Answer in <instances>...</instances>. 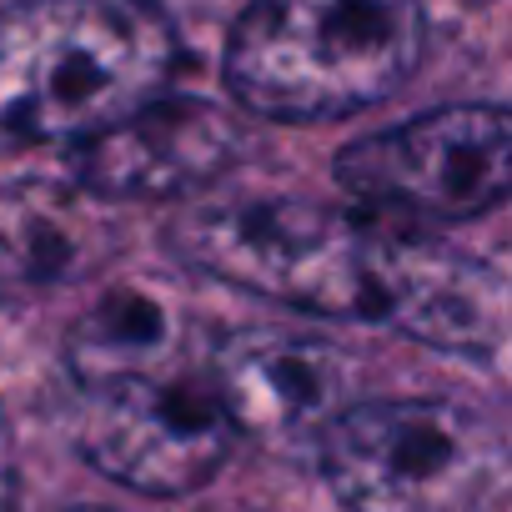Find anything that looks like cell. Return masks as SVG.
<instances>
[{
    "label": "cell",
    "mask_w": 512,
    "mask_h": 512,
    "mask_svg": "<svg viewBox=\"0 0 512 512\" xmlns=\"http://www.w3.org/2000/svg\"><path fill=\"white\" fill-rule=\"evenodd\" d=\"M241 151V126L211 101L161 96L76 146L71 176L96 201H141V196H191L231 171Z\"/></svg>",
    "instance_id": "obj_7"
},
{
    "label": "cell",
    "mask_w": 512,
    "mask_h": 512,
    "mask_svg": "<svg viewBox=\"0 0 512 512\" xmlns=\"http://www.w3.org/2000/svg\"><path fill=\"white\" fill-rule=\"evenodd\" d=\"M86 191L6 186L0 191V302L41 297L76 282L101 256V221L81 201Z\"/></svg>",
    "instance_id": "obj_9"
},
{
    "label": "cell",
    "mask_w": 512,
    "mask_h": 512,
    "mask_svg": "<svg viewBox=\"0 0 512 512\" xmlns=\"http://www.w3.org/2000/svg\"><path fill=\"white\" fill-rule=\"evenodd\" d=\"M352 211L397 231L457 226L512 201V106H437L342 146L332 166Z\"/></svg>",
    "instance_id": "obj_4"
},
{
    "label": "cell",
    "mask_w": 512,
    "mask_h": 512,
    "mask_svg": "<svg viewBox=\"0 0 512 512\" xmlns=\"http://www.w3.org/2000/svg\"><path fill=\"white\" fill-rule=\"evenodd\" d=\"M76 442L86 462L116 477L121 487L181 497L216 477L236 442V422L226 417L211 372L191 377L161 367L141 377H116L106 387H86Z\"/></svg>",
    "instance_id": "obj_6"
},
{
    "label": "cell",
    "mask_w": 512,
    "mask_h": 512,
    "mask_svg": "<svg viewBox=\"0 0 512 512\" xmlns=\"http://www.w3.org/2000/svg\"><path fill=\"white\" fill-rule=\"evenodd\" d=\"M211 387L251 437H297L317 432L347 407L342 397V362L327 342L292 337V332H236L206 362Z\"/></svg>",
    "instance_id": "obj_8"
},
{
    "label": "cell",
    "mask_w": 512,
    "mask_h": 512,
    "mask_svg": "<svg viewBox=\"0 0 512 512\" xmlns=\"http://www.w3.org/2000/svg\"><path fill=\"white\" fill-rule=\"evenodd\" d=\"M312 447L347 512H457L492 467V432L432 397L347 402Z\"/></svg>",
    "instance_id": "obj_5"
},
{
    "label": "cell",
    "mask_w": 512,
    "mask_h": 512,
    "mask_svg": "<svg viewBox=\"0 0 512 512\" xmlns=\"http://www.w3.org/2000/svg\"><path fill=\"white\" fill-rule=\"evenodd\" d=\"M11 502H16V442L6 412H0V512H11Z\"/></svg>",
    "instance_id": "obj_11"
},
{
    "label": "cell",
    "mask_w": 512,
    "mask_h": 512,
    "mask_svg": "<svg viewBox=\"0 0 512 512\" xmlns=\"http://www.w3.org/2000/svg\"><path fill=\"white\" fill-rule=\"evenodd\" d=\"M61 512H106V507H61Z\"/></svg>",
    "instance_id": "obj_12"
},
{
    "label": "cell",
    "mask_w": 512,
    "mask_h": 512,
    "mask_svg": "<svg viewBox=\"0 0 512 512\" xmlns=\"http://www.w3.org/2000/svg\"><path fill=\"white\" fill-rule=\"evenodd\" d=\"M176 36L146 0L0 6V156L86 146L166 96Z\"/></svg>",
    "instance_id": "obj_2"
},
{
    "label": "cell",
    "mask_w": 512,
    "mask_h": 512,
    "mask_svg": "<svg viewBox=\"0 0 512 512\" xmlns=\"http://www.w3.org/2000/svg\"><path fill=\"white\" fill-rule=\"evenodd\" d=\"M196 272L297 312L392 327L422 347L492 357L512 337V287L467 251L317 201H221L171 221Z\"/></svg>",
    "instance_id": "obj_1"
},
{
    "label": "cell",
    "mask_w": 512,
    "mask_h": 512,
    "mask_svg": "<svg viewBox=\"0 0 512 512\" xmlns=\"http://www.w3.org/2000/svg\"><path fill=\"white\" fill-rule=\"evenodd\" d=\"M427 46L417 0H251L226 36V91L272 121H337L407 86Z\"/></svg>",
    "instance_id": "obj_3"
},
{
    "label": "cell",
    "mask_w": 512,
    "mask_h": 512,
    "mask_svg": "<svg viewBox=\"0 0 512 512\" xmlns=\"http://www.w3.org/2000/svg\"><path fill=\"white\" fill-rule=\"evenodd\" d=\"M66 362H71V377L81 382V392L106 387L116 377L176 367L171 317L141 292H111L101 307H91L76 322V332L66 342Z\"/></svg>",
    "instance_id": "obj_10"
}]
</instances>
